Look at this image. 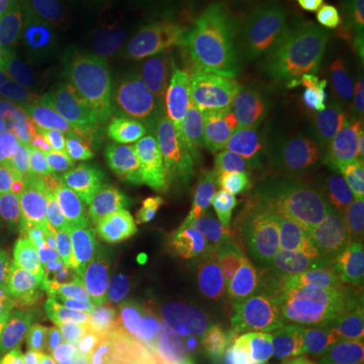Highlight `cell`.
I'll list each match as a JSON object with an SVG mask.
<instances>
[{"label":"cell","mask_w":364,"mask_h":364,"mask_svg":"<svg viewBox=\"0 0 364 364\" xmlns=\"http://www.w3.org/2000/svg\"><path fill=\"white\" fill-rule=\"evenodd\" d=\"M132 150L138 168L170 200L198 249L223 231L221 146L205 114L150 105L136 119Z\"/></svg>","instance_id":"6da1fadb"},{"label":"cell","mask_w":364,"mask_h":364,"mask_svg":"<svg viewBox=\"0 0 364 364\" xmlns=\"http://www.w3.org/2000/svg\"><path fill=\"white\" fill-rule=\"evenodd\" d=\"M223 200L229 227L282 243L304 267L330 225L328 205L304 188L277 146H257L241 158Z\"/></svg>","instance_id":"7a4b0ae2"},{"label":"cell","mask_w":364,"mask_h":364,"mask_svg":"<svg viewBox=\"0 0 364 364\" xmlns=\"http://www.w3.org/2000/svg\"><path fill=\"white\" fill-rule=\"evenodd\" d=\"M79 203L114 223L158 267L181 273L198 251L176 208L138 166L119 168L79 195Z\"/></svg>","instance_id":"3957f363"},{"label":"cell","mask_w":364,"mask_h":364,"mask_svg":"<svg viewBox=\"0 0 364 364\" xmlns=\"http://www.w3.org/2000/svg\"><path fill=\"white\" fill-rule=\"evenodd\" d=\"M350 91H364V53L338 43H318L286 53L259 79L251 112L282 119Z\"/></svg>","instance_id":"277c9868"},{"label":"cell","mask_w":364,"mask_h":364,"mask_svg":"<svg viewBox=\"0 0 364 364\" xmlns=\"http://www.w3.org/2000/svg\"><path fill=\"white\" fill-rule=\"evenodd\" d=\"M326 316L334 364H364V275L328 225L308 261Z\"/></svg>","instance_id":"5b68a950"},{"label":"cell","mask_w":364,"mask_h":364,"mask_svg":"<svg viewBox=\"0 0 364 364\" xmlns=\"http://www.w3.org/2000/svg\"><path fill=\"white\" fill-rule=\"evenodd\" d=\"M286 364H334L326 316L312 273L298 265L267 289Z\"/></svg>","instance_id":"8992f818"},{"label":"cell","mask_w":364,"mask_h":364,"mask_svg":"<svg viewBox=\"0 0 364 364\" xmlns=\"http://www.w3.org/2000/svg\"><path fill=\"white\" fill-rule=\"evenodd\" d=\"M282 132L279 152L304 188L328 205V193L336 172V150L342 128L338 107L328 104L301 112Z\"/></svg>","instance_id":"52a82bcc"},{"label":"cell","mask_w":364,"mask_h":364,"mask_svg":"<svg viewBox=\"0 0 364 364\" xmlns=\"http://www.w3.org/2000/svg\"><path fill=\"white\" fill-rule=\"evenodd\" d=\"M213 324L237 354L255 364H286L267 291L223 287L210 299Z\"/></svg>","instance_id":"ba28073f"},{"label":"cell","mask_w":364,"mask_h":364,"mask_svg":"<svg viewBox=\"0 0 364 364\" xmlns=\"http://www.w3.org/2000/svg\"><path fill=\"white\" fill-rule=\"evenodd\" d=\"M45 55L47 83L67 109L85 112L102 100L107 85V69L100 49L53 26L49 51Z\"/></svg>","instance_id":"9c48e42d"},{"label":"cell","mask_w":364,"mask_h":364,"mask_svg":"<svg viewBox=\"0 0 364 364\" xmlns=\"http://www.w3.org/2000/svg\"><path fill=\"white\" fill-rule=\"evenodd\" d=\"M43 217H47L53 229L65 239L79 257L114 259L132 269L142 265H156L114 223L107 221L97 210L79 203V198Z\"/></svg>","instance_id":"30bf717a"},{"label":"cell","mask_w":364,"mask_h":364,"mask_svg":"<svg viewBox=\"0 0 364 364\" xmlns=\"http://www.w3.org/2000/svg\"><path fill=\"white\" fill-rule=\"evenodd\" d=\"M255 65L243 53L215 51L191 61L182 73V97L198 114H219L243 95Z\"/></svg>","instance_id":"8fae6325"},{"label":"cell","mask_w":364,"mask_h":364,"mask_svg":"<svg viewBox=\"0 0 364 364\" xmlns=\"http://www.w3.org/2000/svg\"><path fill=\"white\" fill-rule=\"evenodd\" d=\"M328 219L352 259L364 243V140L344 126V150L328 193Z\"/></svg>","instance_id":"7c38bea8"},{"label":"cell","mask_w":364,"mask_h":364,"mask_svg":"<svg viewBox=\"0 0 364 364\" xmlns=\"http://www.w3.org/2000/svg\"><path fill=\"white\" fill-rule=\"evenodd\" d=\"M51 21L75 39L105 53L130 51L134 26L117 0H47Z\"/></svg>","instance_id":"4fadbf2b"},{"label":"cell","mask_w":364,"mask_h":364,"mask_svg":"<svg viewBox=\"0 0 364 364\" xmlns=\"http://www.w3.org/2000/svg\"><path fill=\"white\" fill-rule=\"evenodd\" d=\"M45 25L37 0H25L0 35V91L18 97L39 77L45 61Z\"/></svg>","instance_id":"5bb4252c"},{"label":"cell","mask_w":364,"mask_h":364,"mask_svg":"<svg viewBox=\"0 0 364 364\" xmlns=\"http://www.w3.org/2000/svg\"><path fill=\"white\" fill-rule=\"evenodd\" d=\"M294 255L282 243L257 235H227L215 253L221 277L237 287H263L294 269Z\"/></svg>","instance_id":"9a60e30c"},{"label":"cell","mask_w":364,"mask_h":364,"mask_svg":"<svg viewBox=\"0 0 364 364\" xmlns=\"http://www.w3.org/2000/svg\"><path fill=\"white\" fill-rule=\"evenodd\" d=\"M182 279L178 272L156 265L132 269L130 296L136 312L146 322H172L188 314V306L181 296Z\"/></svg>","instance_id":"2e32d148"},{"label":"cell","mask_w":364,"mask_h":364,"mask_svg":"<svg viewBox=\"0 0 364 364\" xmlns=\"http://www.w3.org/2000/svg\"><path fill=\"white\" fill-rule=\"evenodd\" d=\"M0 193L28 208H35V213L41 215H49L79 198L77 193L67 188L55 174L23 158L0 174Z\"/></svg>","instance_id":"e0dca14e"},{"label":"cell","mask_w":364,"mask_h":364,"mask_svg":"<svg viewBox=\"0 0 364 364\" xmlns=\"http://www.w3.org/2000/svg\"><path fill=\"white\" fill-rule=\"evenodd\" d=\"M9 140L18 152V156L51 172L55 176H63L71 166V152L67 142L45 124L41 117L33 116L26 107L21 109L13 124Z\"/></svg>","instance_id":"ac0fdd59"},{"label":"cell","mask_w":364,"mask_h":364,"mask_svg":"<svg viewBox=\"0 0 364 364\" xmlns=\"http://www.w3.org/2000/svg\"><path fill=\"white\" fill-rule=\"evenodd\" d=\"M210 352L191 332L160 328L124 352V364H208Z\"/></svg>","instance_id":"d6986e66"},{"label":"cell","mask_w":364,"mask_h":364,"mask_svg":"<svg viewBox=\"0 0 364 364\" xmlns=\"http://www.w3.org/2000/svg\"><path fill=\"white\" fill-rule=\"evenodd\" d=\"M23 263L43 289H59V235L41 213H33L26 221Z\"/></svg>","instance_id":"ffe728a7"},{"label":"cell","mask_w":364,"mask_h":364,"mask_svg":"<svg viewBox=\"0 0 364 364\" xmlns=\"http://www.w3.org/2000/svg\"><path fill=\"white\" fill-rule=\"evenodd\" d=\"M14 332H18L33 346L45 352L51 358L55 352L63 346L59 334V318H57V301L49 289H39V296L35 304L25 312V316L11 326Z\"/></svg>","instance_id":"44dd1931"},{"label":"cell","mask_w":364,"mask_h":364,"mask_svg":"<svg viewBox=\"0 0 364 364\" xmlns=\"http://www.w3.org/2000/svg\"><path fill=\"white\" fill-rule=\"evenodd\" d=\"M41 286L25 263L0 265V328L14 326L35 304Z\"/></svg>","instance_id":"7402d4cb"},{"label":"cell","mask_w":364,"mask_h":364,"mask_svg":"<svg viewBox=\"0 0 364 364\" xmlns=\"http://www.w3.org/2000/svg\"><path fill=\"white\" fill-rule=\"evenodd\" d=\"M91 320L105 344H130L148 336V324L132 304L104 299L90 306Z\"/></svg>","instance_id":"603a6c76"},{"label":"cell","mask_w":364,"mask_h":364,"mask_svg":"<svg viewBox=\"0 0 364 364\" xmlns=\"http://www.w3.org/2000/svg\"><path fill=\"white\" fill-rule=\"evenodd\" d=\"M53 296L57 301L59 334L65 346L79 352L95 350V348L105 346V342L93 326L90 306H85L81 299L69 296L61 289H55Z\"/></svg>","instance_id":"cb8c5ba5"},{"label":"cell","mask_w":364,"mask_h":364,"mask_svg":"<svg viewBox=\"0 0 364 364\" xmlns=\"http://www.w3.org/2000/svg\"><path fill=\"white\" fill-rule=\"evenodd\" d=\"M77 263L79 267L87 273L91 282L97 286V289L104 294V299L132 304L130 272L126 265L114 259H87V257H79V255Z\"/></svg>","instance_id":"d4e9b609"},{"label":"cell","mask_w":364,"mask_h":364,"mask_svg":"<svg viewBox=\"0 0 364 364\" xmlns=\"http://www.w3.org/2000/svg\"><path fill=\"white\" fill-rule=\"evenodd\" d=\"M35 352L41 350L13 328H0V364H26Z\"/></svg>","instance_id":"484cf974"},{"label":"cell","mask_w":364,"mask_h":364,"mask_svg":"<svg viewBox=\"0 0 364 364\" xmlns=\"http://www.w3.org/2000/svg\"><path fill=\"white\" fill-rule=\"evenodd\" d=\"M23 107L25 105L21 102V97H13V95H6L0 91V136L2 138L11 136L14 119L21 114Z\"/></svg>","instance_id":"4316f807"},{"label":"cell","mask_w":364,"mask_h":364,"mask_svg":"<svg viewBox=\"0 0 364 364\" xmlns=\"http://www.w3.org/2000/svg\"><path fill=\"white\" fill-rule=\"evenodd\" d=\"M25 0H0V35L9 28V25L14 21V16L18 14L21 6Z\"/></svg>","instance_id":"83f0119b"},{"label":"cell","mask_w":364,"mask_h":364,"mask_svg":"<svg viewBox=\"0 0 364 364\" xmlns=\"http://www.w3.org/2000/svg\"><path fill=\"white\" fill-rule=\"evenodd\" d=\"M49 364H85L81 358V352L75 348H69V346H61L59 350L53 354L49 358Z\"/></svg>","instance_id":"f1b7e54d"},{"label":"cell","mask_w":364,"mask_h":364,"mask_svg":"<svg viewBox=\"0 0 364 364\" xmlns=\"http://www.w3.org/2000/svg\"><path fill=\"white\" fill-rule=\"evenodd\" d=\"M16 160H21V156H18V152L14 150V146L11 144V140L0 136V174L9 168L11 164H14Z\"/></svg>","instance_id":"f546056e"},{"label":"cell","mask_w":364,"mask_h":364,"mask_svg":"<svg viewBox=\"0 0 364 364\" xmlns=\"http://www.w3.org/2000/svg\"><path fill=\"white\" fill-rule=\"evenodd\" d=\"M6 263H14L13 243H11L6 231L0 227V265H6Z\"/></svg>","instance_id":"4dcf8cb0"},{"label":"cell","mask_w":364,"mask_h":364,"mask_svg":"<svg viewBox=\"0 0 364 364\" xmlns=\"http://www.w3.org/2000/svg\"><path fill=\"white\" fill-rule=\"evenodd\" d=\"M356 263H358V267H360V272H363L364 275V243H363V247H360V253H358V257H356Z\"/></svg>","instance_id":"1f68e13d"}]
</instances>
